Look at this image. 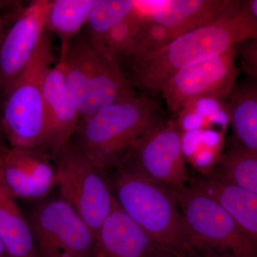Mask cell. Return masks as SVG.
<instances>
[{"instance_id": "obj_7", "label": "cell", "mask_w": 257, "mask_h": 257, "mask_svg": "<svg viewBox=\"0 0 257 257\" xmlns=\"http://www.w3.org/2000/svg\"><path fill=\"white\" fill-rule=\"evenodd\" d=\"M55 163L60 197L96 236L114 201L104 175L71 142L57 154Z\"/></svg>"}, {"instance_id": "obj_6", "label": "cell", "mask_w": 257, "mask_h": 257, "mask_svg": "<svg viewBox=\"0 0 257 257\" xmlns=\"http://www.w3.org/2000/svg\"><path fill=\"white\" fill-rule=\"evenodd\" d=\"M168 189L178 204L194 251L221 257H257V241L211 198L187 186Z\"/></svg>"}, {"instance_id": "obj_3", "label": "cell", "mask_w": 257, "mask_h": 257, "mask_svg": "<svg viewBox=\"0 0 257 257\" xmlns=\"http://www.w3.org/2000/svg\"><path fill=\"white\" fill-rule=\"evenodd\" d=\"M163 121L160 103L138 95L80 119L70 142L104 175L119 165L137 140Z\"/></svg>"}, {"instance_id": "obj_14", "label": "cell", "mask_w": 257, "mask_h": 257, "mask_svg": "<svg viewBox=\"0 0 257 257\" xmlns=\"http://www.w3.org/2000/svg\"><path fill=\"white\" fill-rule=\"evenodd\" d=\"M238 0H167L149 20L163 25L174 39L222 19L232 16L242 8Z\"/></svg>"}, {"instance_id": "obj_25", "label": "cell", "mask_w": 257, "mask_h": 257, "mask_svg": "<svg viewBox=\"0 0 257 257\" xmlns=\"http://www.w3.org/2000/svg\"><path fill=\"white\" fill-rule=\"evenodd\" d=\"M226 105V102L224 100H219L210 97H200L188 101L182 108H187L196 111L205 121L207 117L216 111L221 110Z\"/></svg>"}, {"instance_id": "obj_15", "label": "cell", "mask_w": 257, "mask_h": 257, "mask_svg": "<svg viewBox=\"0 0 257 257\" xmlns=\"http://www.w3.org/2000/svg\"><path fill=\"white\" fill-rule=\"evenodd\" d=\"M153 248L143 230L119 207L114 198L112 211L96 236L99 257H151Z\"/></svg>"}, {"instance_id": "obj_26", "label": "cell", "mask_w": 257, "mask_h": 257, "mask_svg": "<svg viewBox=\"0 0 257 257\" xmlns=\"http://www.w3.org/2000/svg\"><path fill=\"white\" fill-rule=\"evenodd\" d=\"M177 114L179 115L177 124L180 130H183L185 133L197 131L202 130L204 126V118L196 111L182 108Z\"/></svg>"}, {"instance_id": "obj_12", "label": "cell", "mask_w": 257, "mask_h": 257, "mask_svg": "<svg viewBox=\"0 0 257 257\" xmlns=\"http://www.w3.org/2000/svg\"><path fill=\"white\" fill-rule=\"evenodd\" d=\"M52 0H33L7 31L0 47V92L5 96L33 55L43 32Z\"/></svg>"}, {"instance_id": "obj_4", "label": "cell", "mask_w": 257, "mask_h": 257, "mask_svg": "<svg viewBox=\"0 0 257 257\" xmlns=\"http://www.w3.org/2000/svg\"><path fill=\"white\" fill-rule=\"evenodd\" d=\"M59 62L80 119L108 105L138 96L119 62L97 40L82 30Z\"/></svg>"}, {"instance_id": "obj_1", "label": "cell", "mask_w": 257, "mask_h": 257, "mask_svg": "<svg viewBox=\"0 0 257 257\" xmlns=\"http://www.w3.org/2000/svg\"><path fill=\"white\" fill-rule=\"evenodd\" d=\"M257 39V18L245 1L239 13L176 37L141 63L131 67L134 88L160 92L181 69L224 53L245 40Z\"/></svg>"}, {"instance_id": "obj_19", "label": "cell", "mask_w": 257, "mask_h": 257, "mask_svg": "<svg viewBox=\"0 0 257 257\" xmlns=\"http://www.w3.org/2000/svg\"><path fill=\"white\" fill-rule=\"evenodd\" d=\"M94 0H52L47 17L46 30L58 37L60 60L71 42L85 26Z\"/></svg>"}, {"instance_id": "obj_23", "label": "cell", "mask_w": 257, "mask_h": 257, "mask_svg": "<svg viewBox=\"0 0 257 257\" xmlns=\"http://www.w3.org/2000/svg\"><path fill=\"white\" fill-rule=\"evenodd\" d=\"M173 40L168 29L152 20H147L140 29L131 55V67L141 63Z\"/></svg>"}, {"instance_id": "obj_29", "label": "cell", "mask_w": 257, "mask_h": 257, "mask_svg": "<svg viewBox=\"0 0 257 257\" xmlns=\"http://www.w3.org/2000/svg\"><path fill=\"white\" fill-rule=\"evenodd\" d=\"M5 141H6V139H5L3 124H2L1 116H0V145L5 144Z\"/></svg>"}, {"instance_id": "obj_33", "label": "cell", "mask_w": 257, "mask_h": 257, "mask_svg": "<svg viewBox=\"0 0 257 257\" xmlns=\"http://www.w3.org/2000/svg\"><path fill=\"white\" fill-rule=\"evenodd\" d=\"M94 257H99V256H95V255H94Z\"/></svg>"}, {"instance_id": "obj_27", "label": "cell", "mask_w": 257, "mask_h": 257, "mask_svg": "<svg viewBox=\"0 0 257 257\" xmlns=\"http://www.w3.org/2000/svg\"><path fill=\"white\" fill-rule=\"evenodd\" d=\"M5 2L6 1H0V47H1L2 43H3L7 32L5 28L4 18H3V13H2V10H3L5 5Z\"/></svg>"}, {"instance_id": "obj_24", "label": "cell", "mask_w": 257, "mask_h": 257, "mask_svg": "<svg viewBox=\"0 0 257 257\" xmlns=\"http://www.w3.org/2000/svg\"><path fill=\"white\" fill-rule=\"evenodd\" d=\"M241 72L246 74L248 79L256 81L257 79V39L245 40L241 42Z\"/></svg>"}, {"instance_id": "obj_21", "label": "cell", "mask_w": 257, "mask_h": 257, "mask_svg": "<svg viewBox=\"0 0 257 257\" xmlns=\"http://www.w3.org/2000/svg\"><path fill=\"white\" fill-rule=\"evenodd\" d=\"M133 10V0H94L84 30L92 39L100 41Z\"/></svg>"}, {"instance_id": "obj_18", "label": "cell", "mask_w": 257, "mask_h": 257, "mask_svg": "<svg viewBox=\"0 0 257 257\" xmlns=\"http://www.w3.org/2000/svg\"><path fill=\"white\" fill-rule=\"evenodd\" d=\"M0 238L9 257H39L31 227L15 199L0 194Z\"/></svg>"}, {"instance_id": "obj_31", "label": "cell", "mask_w": 257, "mask_h": 257, "mask_svg": "<svg viewBox=\"0 0 257 257\" xmlns=\"http://www.w3.org/2000/svg\"><path fill=\"white\" fill-rule=\"evenodd\" d=\"M0 257H9L6 249H5L4 244H3L1 238H0Z\"/></svg>"}, {"instance_id": "obj_13", "label": "cell", "mask_w": 257, "mask_h": 257, "mask_svg": "<svg viewBox=\"0 0 257 257\" xmlns=\"http://www.w3.org/2000/svg\"><path fill=\"white\" fill-rule=\"evenodd\" d=\"M45 127L39 150L54 160L73 137L80 116L66 82L62 64L52 67L44 83Z\"/></svg>"}, {"instance_id": "obj_22", "label": "cell", "mask_w": 257, "mask_h": 257, "mask_svg": "<svg viewBox=\"0 0 257 257\" xmlns=\"http://www.w3.org/2000/svg\"><path fill=\"white\" fill-rule=\"evenodd\" d=\"M147 21L133 9L127 18L106 32L99 42L116 60L123 57L128 59L133 52L135 39Z\"/></svg>"}, {"instance_id": "obj_30", "label": "cell", "mask_w": 257, "mask_h": 257, "mask_svg": "<svg viewBox=\"0 0 257 257\" xmlns=\"http://www.w3.org/2000/svg\"><path fill=\"white\" fill-rule=\"evenodd\" d=\"M189 257H221L219 256H216V255H211V254H206V253H202L200 252H198L197 251H194V253H192Z\"/></svg>"}, {"instance_id": "obj_17", "label": "cell", "mask_w": 257, "mask_h": 257, "mask_svg": "<svg viewBox=\"0 0 257 257\" xmlns=\"http://www.w3.org/2000/svg\"><path fill=\"white\" fill-rule=\"evenodd\" d=\"M226 99L229 123L240 145L257 152L256 81L248 79L235 83Z\"/></svg>"}, {"instance_id": "obj_8", "label": "cell", "mask_w": 257, "mask_h": 257, "mask_svg": "<svg viewBox=\"0 0 257 257\" xmlns=\"http://www.w3.org/2000/svg\"><path fill=\"white\" fill-rule=\"evenodd\" d=\"M28 222L39 257H94L96 235L62 198L37 204Z\"/></svg>"}, {"instance_id": "obj_28", "label": "cell", "mask_w": 257, "mask_h": 257, "mask_svg": "<svg viewBox=\"0 0 257 257\" xmlns=\"http://www.w3.org/2000/svg\"><path fill=\"white\" fill-rule=\"evenodd\" d=\"M246 6H247L250 13L252 14L254 18H257V1L256 0H249V1H245Z\"/></svg>"}, {"instance_id": "obj_2", "label": "cell", "mask_w": 257, "mask_h": 257, "mask_svg": "<svg viewBox=\"0 0 257 257\" xmlns=\"http://www.w3.org/2000/svg\"><path fill=\"white\" fill-rule=\"evenodd\" d=\"M113 195L121 209L143 230L153 253L189 257L194 253L187 226L170 190L123 162L116 167Z\"/></svg>"}, {"instance_id": "obj_11", "label": "cell", "mask_w": 257, "mask_h": 257, "mask_svg": "<svg viewBox=\"0 0 257 257\" xmlns=\"http://www.w3.org/2000/svg\"><path fill=\"white\" fill-rule=\"evenodd\" d=\"M53 159L40 150L0 145V194L23 200H42L57 186Z\"/></svg>"}, {"instance_id": "obj_9", "label": "cell", "mask_w": 257, "mask_h": 257, "mask_svg": "<svg viewBox=\"0 0 257 257\" xmlns=\"http://www.w3.org/2000/svg\"><path fill=\"white\" fill-rule=\"evenodd\" d=\"M182 136L177 120L162 121L137 140L125 157L152 180L167 189L182 188L189 180Z\"/></svg>"}, {"instance_id": "obj_32", "label": "cell", "mask_w": 257, "mask_h": 257, "mask_svg": "<svg viewBox=\"0 0 257 257\" xmlns=\"http://www.w3.org/2000/svg\"><path fill=\"white\" fill-rule=\"evenodd\" d=\"M151 257H175L172 255L165 253H153Z\"/></svg>"}, {"instance_id": "obj_5", "label": "cell", "mask_w": 257, "mask_h": 257, "mask_svg": "<svg viewBox=\"0 0 257 257\" xmlns=\"http://www.w3.org/2000/svg\"><path fill=\"white\" fill-rule=\"evenodd\" d=\"M53 61L52 34L45 29L33 55L4 97L0 116L9 146L40 148L45 127L44 83Z\"/></svg>"}, {"instance_id": "obj_16", "label": "cell", "mask_w": 257, "mask_h": 257, "mask_svg": "<svg viewBox=\"0 0 257 257\" xmlns=\"http://www.w3.org/2000/svg\"><path fill=\"white\" fill-rule=\"evenodd\" d=\"M191 187L211 198L257 241V194L217 175L193 181Z\"/></svg>"}, {"instance_id": "obj_10", "label": "cell", "mask_w": 257, "mask_h": 257, "mask_svg": "<svg viewBox=\"0 0 257 257\" xmlns=\"http://www.w3.org/2000/svg\"><path fill=\"white\" fill-rule=\"evenodd\" d=\"M236 54L237 45L176 72L160 90L170 111L178 113L188 101L197 98L226 99L237 77Z\"/></svg>"}, {"instance_id": "obj_20", "label": "cell", "mask_w": 257, "mask_h": 257, "mask_svg": "<svg viewBox=\"0 0 257 257\" xmlns=\"http://www.w3.org/2000/svg\"><path fill=\"white\" fill-rule=\"evenodd\" d=\"M219 177L257 194V152L235 144L220 160Z\"/></svg>"}]
</instances>
